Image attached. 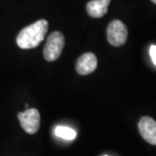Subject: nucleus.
I'll return each instance as SVG.
<instances>
[{"label": "nucleus", "instance_id": "nucleus-11", "mask_svg": "<svg viewBox=\"0 0 156 156\" xmlns=\"http://www.w3.org/2000/svg\"><path fill=\"white\" fill-rule=\"evenodd\" d=\"M103 156H108V155H103Z\"/></svg>", "mask_w": 156, "mask_h": 156}, {"label": "nucleus", "instance_id": "nucleus-5", "mask_svg": "<svg viewBox=\"0 0 156 156\" xmlns=\"http://www.w3.org/2000/svg\"><path fill=\"white\" fill-rule=\"evenodd\" d=\"M141 137L151 145L156 146V122L149 116L140 118L138 123Z\"/></svg>", "mask_w": 156, "mask_h": 156}, {"label": "nucleus", "instance_id": "nucleus-9", "mask_svg": "<svg viewBox=\"0 0 156 156\" xmlns=\"http://www.w3.org/2000/svg\"><path fill=\"white\" fill-rule=\"evenodd\" d=\"M149 54H150L152 61L156 65V45H152L149 50Z\"/></svg>", "mask_w": 156, "mask_h": 156}, {"label": "nucleus", "instance_id": "nucleus-7", "mask_svg": "<svg viewBox=\"0 0 156 156\" xmlns=\"http://www.w3.org/2000/svg\"><path fill=\"white\" fill-rule=\"evenodd\" d=\"M111 0H91L87 4L86 9L89 16L94 18L103 17L108 12V7Z\"/></svg>", "mask_w": 156, "mask_h": 156}, {"label": "nucleus", "instance_id": "nucleus-6", "mask_svg": "<svg viewBox=\"0 0 156 156\" xmlns=\"http://www.w3.org/2000/svg\"><path fill=\"white\" fill-rule=\"evenodd\" d=\"M97 68V58L93 53H85L80 56L76 61V69L80 75H89L94 72Z\"/></svg>", "mask_w": 156, "mask_h": 156}, {"label": "nucleus", "instance_id": "nucleus-10", "mask_svg": "<svg viewBox=\"0 0 156 156\" xmlns=\"http://www.w3.org/2000/svg\"><path fill=\"white\" fill-rule=\"evenodd\" d=\"M152 2H153V3H154V4H156V0H152Z\"/></svg>", "mask_w": 156, "mask_h": 156}, {"label": "nucleus", "instance_id": "nucleus-4", "mask_svg": "<svg viewBox=\"0 0 156 156\" xmlns=\"http://www.w3.org/2000/svg\"><path fill=\"white\" fill-rule=\"evenodd\" d=\"M23 129L30 134H36L40 127V114L37 108H27L24 112L17 115Z\"/></svg>", "mask_w": 156, "mask_h": 156}, {"label": "nucleus", "instance_id": "nucleus-3", "mask_svg": "<svg viewBox=\"0 0 156 156\" xmlns=\"http://www.w3.org/2000/svg\"><path fill=\"white\" fill-rule=\"evenodd\" d=\"M107 37L108 43L115 47L123 45L128 38V29L120 20L112 21L107 29Z\"/></svg>", "mask_w": 156, "mask_h": 156}, {"label": "nucleus", "instance_id": "nucleus-8", "mask_svg": "<svg viewBox=\"0 0 156 156\" xmlns=\"http://www.w3.org/2000/svg\"><path fill=\"white\" fill-rule=\"evenodd\" d=\"M56 136L61 137L65 140H74L76 137V132L70 128L64 127V126H58L55 130Z\"/></svg>", "mask_w": 156, "mask_h": 156}, {"label": "nucleus", "instance_id": "nucleus-1", "mask_svg": "<svg viewBox=\"0 0 156 156\" xmlns=\"http://www.w3.org/2000/svg\"><path fill=\"white\" fill-rule=\"evenodd\" d=\"M48 27V21L41 19L23 28L17 36V45L23 50H30L37 47L44 39Z\"/></svg>", "mask_w": 156, "mask_h": 156}, {"label": "nucleus", "instance_id": "nucleus-2", "mask_svg": "<svg viewBox=\"0 0 156 156\" xmlns=\"http://www.w3.org/2000/svg\"><path fill=\"white\" fill-rule=\"evenodd\" d=\"M64 44L65 39L61 32L55 31L50 34L44 49L45 59L49 62H53L58 59L59 56H61Z\"/></svg>", "mask_w": 156, "mask_h": 156}]
</instances>
